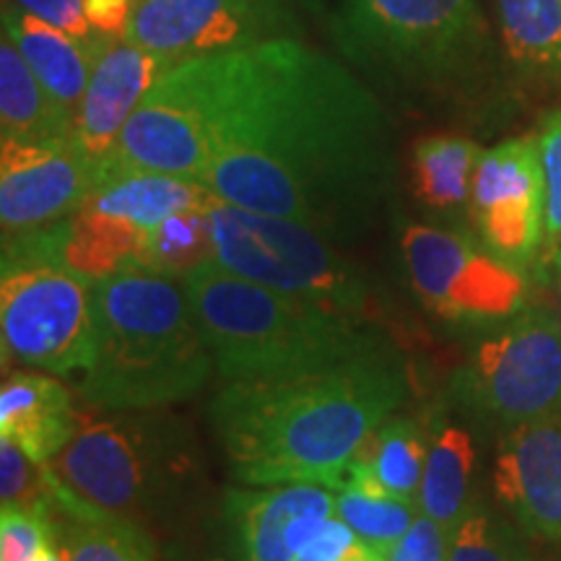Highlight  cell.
Wrapping results in <instances>:
<instances>
[{
    "label": "cell",
    "mask_w": 561,
    "mask_h": 561,
    "mask_svg": "<svg viewBox=\"0 0 561 561\" xmlns=\"http://www.w3.org/2000/svg\"><path fill=\"white\" fill-rule=\"evenodd\" d=\"M96 164L73 138L19 144L3 140L0 153V221L3 237L70 219L89 198Z\"/></svg>",
    "instance_id": "5bb4252c"
},
{
    "label": "cell",
    "mask_w": 561,
    "mask_h": 561,
    "mask_svg": "<svg viewBox=\"0 0 561 561\" xmlns=\"http://www.w3.org/2000/svg\"><path fill=\"white\" fill-rule=\"evenodd\" d=\"M214 364L227 382L286 380L388 346L364 314L265 289L208 261L182 278Z\"/></svg>",
    "instance_id": "277c9868"
},
{
    "label": "cell",
    "mask_w": 561,
    "mask_h": 561,
    "mask_svg": "<svg viewBox=\"0 0 561 561\" xmlns=\"http://www.w3.org/2000/svg\"><path fill=\"white\" fill-rule=\"evenodd\" d=\"M494 491L523 533L561 541V416L528 421L502 434Z\"/></svg>",
    "instance_id": "2e32d148"
},
{
    "label": "cell",
    "mask_w": 561,
    "mask_h": 561,
    "mask_svg": "<svg viewBox=\"0 0 561 561\" xmlns=\"http://www.w3.org/2000/svg\"><path fill=\"white\" fill-rule=\"evenodd\" d=\"M401 250L411 289L426 310L462 325H494L525 310L523 271L473 242L471 237L430 224L403 229Z\"/></svg>",
    "instance_id": "30bf717a"
},
{
    "label": "cell",
    "mask_w": 561,
    "mask_h": 561,
    "mask_svg": "<svg viewBox=\"0 0 561 561\" xmlns=\"http://www.w3.org/2000/svg\"><path fill=\"white\" fill-rule=\"evenodd\" d=\"M210 55L182 60L140 100L115 149L96 164L110 172H159L201 180L210 161Z\"/></svg>",
    "instance_id": "8fae6325"
},
{
    "label": "cell",
    "mask_w": 561,
    "mask_h": 561,
    "mask_svg": "<svg viewBox=\"0 0 561 561\" xmlns=\"http://www.w3.org/2000/svg\"><path fill=\"white\" fill-rule=\"evenodd\" d=\"M73 398L47 371L19 369L0 388V437L11 439L30 458L50 462L79 430Z\"/></svg>",
    "instance_id": "ac0fdd59"
},
{
    "label": "cell",
    "mask_w": 561,
    "mask_h": 561,
    "mask_svg": "<svg viewBox=\"0 0 561 561\" xmlns=\"http://www.w3.org/2000/svg\"><path fill=\"white\" fill-rule=\"evenodd\" d=\"M450 561H530L520 533L486 504L471 502L450 533Z\"/></svg>",
    "instance_id": "f546056e"
},
{
    "label": "cell",
    "mask_w": 561,
    "mask_h": 561,
    "mask_svg": "<svg viewBox=\"0 0 561 561\" xmlns=\"http://www.w3.org/2000/svg\"><path fill=\"white\" fill-rule=\"evenodd\" d=\"M216 263L237 276L333 310L364 314L367 280L333 248L331 237L307 224L231 206H210Z\"/></svg>",
    "instance_id": "52a82bcc"
},
{
    "label": "cell",
    "mask_w": 561,
    "mask_h": 561,
    "mask_svg": "<svg viewBox=\"0 0 561 561\" xmlns=\"http://www.w3.org/2000/svg\"><path fill=\"white\" fill-rule=\"evenodd\" d=\"M403 398L405 369L385 346L310 375L227 382L210 403V424L237 481L339 491L348 462Z\"/></svg>",
    "instance_id": "7a4b0ae2"
},
{
    "label": "cell",
    "mask_w": 561,
    "mask_h": 561,
    "mask_svg": "<svg viewBox=\"0 0 561 561\" xmlns=\"http://www.w3.org/2000/svg\"><path fill=\"white\" fill-rule=\"evenodd\" d=\"M483 149L471 138L426 136L411 151V191L432 214L471 210L473 180Z\"/></svg>",
    "instance_id": "d4e9b609"
},
{
    "label": "cell",
    "mask_w": 561,
    "mask_h": 561,
    "mask_svg": "<svg viewBox=\"0 0 561 561\" xmlns=\"http://www.w3.org/2000/svg\"><path fill=\"white\" fill-rule=\"evenodd\" d=\"M227 515L242 561H294L335 517V491L312 481L231 489Z\"/></svg>",
    "instance_id": "9a60e30c"
},
{
    "label": "cell",
    "mask_w": 561,
    "mask_h": 561,
    "mask_svg": "<svg viewBox=\"0 0 561 561\" xmlns=\"http://www.w3.org/2000/svg\"><path fill=\"white\" fill-rule=\"evenodd\" d=\"M453 392L504 432L561 416V320L543 305L504 320L453 377Z\"/></svg>",
    "instance_id": "9c48e42d"
},
{
    "label": "cell",
    "mask_w": 561,
    "mask_h": 561,
    "mask_svg": "<svg viewBox=\"0 0 561 561\" xmlns=\"http://www.w3.org/2000/svg\"><path fill=\"white\" fill-rule=\"evenodd\" d=\"M3 34L16 42L24 60L45 83V89L76 117L83 94H87L94 62L110 39L100 47L87 45L58 26L45 24L42 19L19 9L13 0L3 3Z\"/></svg>",
    "instance_id": "d6986e66"
},
{
    "label": "cell",
    "mask_w": 561,
    "mask_h": 561,
    "mask_svg": "<svg viewBox=\"0 0 561 561\" xmlns=\"http://www.w3.org/2000/svg\"><path fill=\"white\" fill-rule=\"evenodd\" d=\"M53 530L62 561H157L140 525L87 502L55 473Z\"/></svg>",
    "instance_id": "ffe728a7"
},
{
    "label": "cell",
    "mask_w": 561,
    "mask_h": 561,
    "mask_svg": "<svg viewBox=\"0 0 561 561\" xmlns=\"http://www.w3.org/2000/svg\"><path fill=\"white\" fill-rule=\"evenodd\" d=\"M0 502L3 507L30 512L53 507L50 462H37L3 437H0Z\"/></svg>",
    "instance_id": "4dcf8cb0"
},
{
    "label": "cell",
    "mask_w": 561,
    "mask_h": 561,
    "mask_svg": "<svg viewBox=\"0 0 561 561\" xmlns=\"http://www.w3.org/2000/svg\"><path fill=\"white\" fill-rule=\"evenodd\" d=\"M3 356L66 377L87 371L96 346L94 280L60 261L3 265Z\"/></svg>",
    "instance_id": "ba28073f"
},
{
    "label": "cell",
    "mask_w": 561,
    "mask_h": 561,
    "mask_svg": "<svg viewBox=\"0 0 561 561\" xmlns=\"http://www.w3.org/2000/svg\"><path fill=\"white\" fill-rule=\"evenodd\" d=\"M210 161L203 185L224 203L362 237L396 191L380 100L343 62L297 39L210 55Z\"/></svg>",
    "instance_id": "6da1fadb"
},
{
    "label": "cell",
    "mask_w": 561,
    "mask_h": 561,
    "mask_svg": "<svg viewBox=\"0 0 561 561\" xmlns=\"http://www.w3.org/2000/svg\"><path fill=\"white\" fill-rule=\"evenodd\" d=\"M19 9H24L32 16L45 21V24L58 26V30L68 32L70 37L87 42V45L100 47L107 42V37H100L91 30L87 11H83V0H13Z\"/></svg>",
    "instance_id": "e575fe53"
},
{
    "label": "cell",
    "mask_w": 561,
    "mask_h": 561,
    "mask_svg": "<svg viewBox=\"0 0 561 561\" xmlns=\"http://www.w3.org/2000/svg\"><path fill=\"white\" fill-rule=\"evenodd\" d=\"M96 346L79 396L96 411L187 401L216 367L182 278L149 265L94 280Z\"/></svg>",
    "instance_id": "3957f363"
},
{
    "label": "cell",
    "mask_w": 561,
    "mask_h": 561,
    "mask_svg": "<svg viewBox=\"0 0 561 561\" xmlns=\"http://www.w3.org/2000/svg\"><path fill=\"white\" fill-rule=\"evenodd\" d=\"M312 0H136L125 39L174 66L294 39Z\"/></svg>",
    "instance_id": "7c38bea8"
},
{
    "label": "cell",
    "mask_w": 561,
    "mask_h": 561,
    "mask_svg": "<svg viewBox=\"0 0 561 561\" xmlns=\"http://www.w3.org/2000/svg\"><path fill=\"white\" fill-rule=\"evenodd\" d=\"M335 517H341L364 546L382 553L416 520L419 502L348 483L335 491Z\"/></svg>",
    "instance_id": "83f0119b"
},
{
    "label": "cell",
    "mask_w": 561,
    "mask_h": 561,
    "mask_svg": "<svg viewBox=\"0 0 561 561\" xmlns=\"http://www.w3.org/2000/svg\"><path fill=\"white\" fill-rule=\"evenodd\" d=\"M538 146L546 180V240L561 248V110L543 121Z\"/></svg>",
    "instance_id": "d6a6232c"
},
{
    "label": "cell",
    "mask_w": 561,
    "mask_h": 561,
    "mask_svg": "<svg viewBox=\"0 0 561 561\" xmlns=\"http://www.w3.org/2000/svg\"><path fill=\"white\" fill-rule=\"evenodd\" d=\"M385 561H450V533L419 510L409 530L382 551Z\"/></svg>",
    "instance_id": "836d02e7"
},
{
    "label": "cell",
    "mask_w": 561,
    "mask_h": 561,
    "mask_svg": "<svg viewBox=\"0 0 561 561\" xmlns=\"http://www.w3.org/2000/svg\"><path fill=\"white\" fill-rule=\"evenodd\" d=\"M81 421L53 473L96 507L140 525L198 481V450L182 419L159 409Z\"/></svg>",
    "instance_id": "5b68a950"
},
{
    "label": "cell",
    "mask_w": 561,
    "mask_h": 561,
    "mask_svg": "<svg viewBox=\"0 0 561 561\" xmlns=\"http://www.w3.org/2000/svg\"><path fill=\"white\" fill-rule=\"evenodd\" d=\"M208 210H182L149 229V268L185 278L198 265L216 261Z\"/></svg>",
    "instance_id": "f1b7e54d"
},
{
    "label": "cell",
    "mask_w": 561,
    "mask_h": 561,
    "mask_svg": "<svg viewBox=\"0 0 561 561\" xmlns=\"http://www.w3.org/2000/svg\"><path fill=\"white\" fill-rule=\"evenodd\" d=\"M343 561H385L382 559V553L380 551H375V549H369V546H364L362 541L354 546V551L348 553L346 559Z\"/></svg>",
    "instance_id": "74e56055"
},
{
    "label": "cell",
    "mask_w": 561,
    "mask_h": 561,
    "mask_svg": "<svg viewBox=\"0 0 561 561\" xmlns=\"http://www.w3.org/2000/svg\"><path fill=\"white\" fill-rule=\"evenodd\" d=\"M559 265H561V257H559Z\"/></svg>",
    "instance_id": "f35d334b"
},
{
    "label": "cell",
    "mask_w": 561,
    "mask_h": 561,
    "mask_svg": "<svg viewBox=\"0 0 561 561\" xmlns=\"http://www.w3.org/2000/svg\"><path fill=\"white\" fill-rule=\"evenodd\" d=\"M424 430L413 419H388L369 434L348 462L346 483L380 491V494L416 500L426 466Z\"/></svg>",
    "instance_id": "603a6c76"
},
{
    "label": "cell",
    "mask_w": 561,
    "mask_h": 561,
    "mask_svg": "<svg viewBox=\"0 0 561 561\" xmlns=\"http://www.w3.org/2000/svg\"><path fill=\"white\" fill-rule=\"evenodd\" d=\"M62 263L91 280L149 265V229L123 216L79 208L68 219Z\"/></svg>",
    "instance_id": "cb8c5ba5"
},
{
    "label": "cell",
    "mask_w": 561,
    "mask_h": 561,
    "mask_svg": "<svg viewBox=\"0 0 561 561\" xmlns=\"http://www.w3.org/2000/svg\"><path fill=\"white\" fill-rule=\"evenodd\" d=\"M359 543L356 533L341 517H333L314 541L294 561H343Z\"/></svg>",
    "instance_id": "8d00e7d4"
},
{
    "label": "cell",
    "mask_w": 561,
    "mask_h": 561,
    "mask_svg": "<svg viewBox=\"0 0 561 561\" xmlns=\"http://www.w3.org/2000/svg\"><path fill=\"white\" fill-rule=\"evenodd\" d=\"M76 117L55 100L9 34L0 42V130L3 140L45 144L73 138Z\"/></svg>",
    "instance_id": "7402d4cb"
},
{
    "label": "cell",
    "mask_w": 561,
    "mask_h": 561,
    "mask_svg": "<svg viewBox=\"0 0 561 561\" xmlns=\"http://www.w3.org/2000/svg\"><path fill=\"white\" fill-rule=\"evenodd\" d=\"M471 219L491 255L525 271L546 237V180L538 138L523 136L483 151L476 170Z\"/></svg>",
    "instance_id": "4fadbf2b"
},
{
    "label": "cell",
    "mask_w": 561,
    "mask_h": 561,
    "mask_svg": "<svg viewBox=\"0 0 561 561\" xmlns=\"http://www.w3.org/2000/svg\"><path fill=\"white\" fill-rule=\"evenodd\" d=\"M172 66L164 55L128 39H110L102 47L73 128L76 146L94 164L110 157L140 100Z\"/></svg>",
    "instance_id": "e0dca14e"
},
{
    "label": "cell",
    "mask_w": 561,
    "mask_h": 561,
    "mask_svg": "<svg viewBox=\"0 0 561 561\" xmlns=\"http://www.w3.org/2000/svg\"><path fill=\"white\" fill-rule=\"evenodd\" d=\"M136 0H83L87 19L100 37L125 39Z\"/></svg>",
    "instance_id": "d590c367"
},
{
    "label": "cell",
    "mask_w": 561,
    "mask_h": 561,
    "mask_svg": "<svg viewBox=\"0 0 561 561\" xmlns=\"http://www.w3.org/2000/svg\"><path fill=\"white\" fill-rule=\"evenodd\" d=\"M50 546H55L53 507L0 512V561H34Z\"/></svg>",
    "instance_id": "1f68e13d"
},
{
    "label": "cell",
    "mask_w": 561,
    "mask_h": 561,
    "mask_svg": "<svg viewBox=\"0 0 561 561\" xmlns=\"http://www.w3.org/2000/svg\"><path fill=\"white\" fill-rule=\"evenodd\" d=\"M504 50L528 79L561 81V0H494Z\"/></svg>",
    "instance_id": "4316f807"
},
{
    "label": "cell",
    "mask_w": 561,
    "mask_h": 561,
    "mask_svg": "<svg viewBox=\"0 0 561 561\" xmlns=\"http://www.w3.org/2000/svg\"><path fill=\"white\" fill-rule=\"evenodd\" d=\"M335 42L382 79L442 83L486 50L481 0H341Z\"/></svg>",
    "instance_id": "8992f818"
},
{
    "label": "cell",
    "mask_w": 561,
    "mask_h": 561,
    "mask_svg": "<svg viewBox=\"0 0 561 561\" xmlns=\"http://www.w3.org/2000/svg\"><path fill=\"white\" fill-rule=\"evenodd\" d=\"M219 203L201 180L159 172H110L94 180L81 208L123 216L153 229L174 214L193 208H210Z\"/></svg>",
    "instance_id": "44dd1931"
},
{
    "label": "cell",
    "mask_w": 561,
    "mask_h": 561,
    "mask_svg": "<svg viewBox=\"0 0 561 561\" xmlns=\"http://www.w3.org/2000/svg\"><path fill=\"white\" fill-rule=\"evenodd\" d=\"M473 466V439L466 430L445 424L432 434L416 502L419 510L447 533L458 528L462 515L471 507Z\"/></svg>",
    "instance_id": "484cf974"
}]
</instances>
